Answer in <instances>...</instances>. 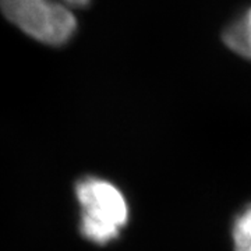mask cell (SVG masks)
I'll return each instance as SVG.
<instances>
[{"mask_svg": "<svg viewBox=\"0 0 251 251\" xmlns=\"http://www.w3.org/2000/svg\"><path fill=\"white\" fill-rule=\"evenodd\" d=\"M0 11L21 32L46 46L67 45L78 28L74 10L59 0H0Z\"/></svg>", "mask_w": 251, "mask_h": 251, "instance_id": "1", "label": "cell"}, {"mask_svg": "<svg viewBox=\"0 0 251 251\" xmlns=\"http://www.w3.org/2000/svg\"><path fill=\"white\" fill-rule=\"evenodd\" d=\"M81 205V232L94 243L113 240L127 224L128 206L112 183L97 177L82 179L75 187Z\"/></svg>", "mask_w": 251, "mask_h": 251, "instance_id": "2", "label": "cell"}, {"mask_svg": "<svg viewBox=\"0 0 251 251\" xmlns=\"http://www.w3.org/2000/svg\"><path fill=\"white\" fill-rule=\"evenodd\" d=\"M224 41L234 53L251 60V6L226 27Z\"/></svg>", "mask_w": 251, "mask_h": 251, "instance_id": "3", "label": "cell"}, {"mask_svg": "<svg viewBox=\"0 0 251 251\" xmlns=\"http://www.w3.org/2000/svg\"><path fill=\"white\" fill-rule=\"evenodd\" d=\"M232 234L234 251H251V205L236 219Z\"/></svg>", "mask_w": 251, "mask_h": 251, "instance_id": "4", "label": "cell"}, {"mask_svg": "<svg viewBox=\"0 0 251 251\" xmlns=\"http://www.w3.org/2000/svg\"><path fill=\"white\" fill-rule=\"evenodd\" d=\"M59 1H62L69 7H72L73 10L84 9L91 3V0H59Z\"/></svg>", "mask_w": 251, "mask_h": 251, "instance_id": "5", "label": "cell"}]
</instances>
